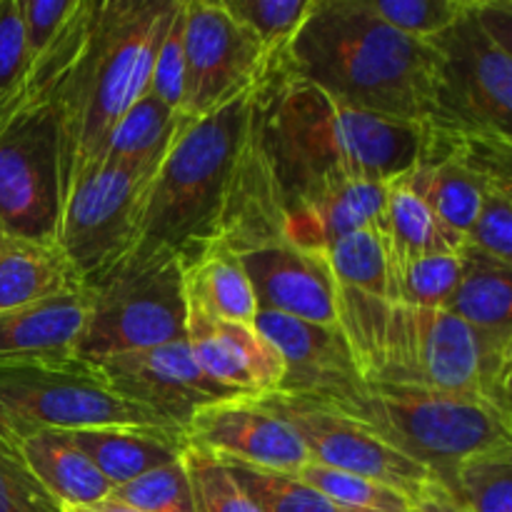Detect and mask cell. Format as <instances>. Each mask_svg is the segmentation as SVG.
Instances as JSON below:
<instances>
[{
  "instance_id": "41",
  "label": "cell",
  "mask_w": 512,
  "mask_h": 512,
  "mask_svg": "<svg viewBox=\"0 0 512 512\" xmlns=\"http://www.w3.org/2000/svg\"><path fill=\"white\" fill-rule=\"evenodd\" d=\"M78 3L80 0H18L30 63L48 53L50 45L63 35Z\"/></svg>"
},
{
  "instance_id": "43",
  "label": "cell",
  "mask_w": 512,
  "mask_h": 512,
  "mask_svg": "<svg viewBox=\"0 0 512 512\" xmlns=\"http://www.w3.org/2000/svg\"><path fill=\"white\" fill-rule=\"evenodd\" d=\"M410 512H468L460 508L448 493H445L443 485L438 480L425 485L413 500H410Z\"/></svg>"
},
{
  "instance_id": "38",
  "label": "cell",
  "mask_w": 512,
  "mask_h": 512,
  "mask_svg": "<svg viewBox=\"0 0 512 512\" xmlns=\"http://www.w3.org/2000/svg\"><path fill=\"white\" fill-rule=\"evenodd\" d=\"M465 243L512 265V185L485 190L478 215L465 233Z\"/></svg>"
},
{
  "instance_id": "26",
  "label": "cell",
  "mask_w": 512,
  "mask_h": 512,
  "mask_svg": "<svg viewBox=\"0 0 512 512\" xmlns=\"http://www.w3.org/2000/svg\"><path fill=\"white\" fill-rule=\"evenodd\" d=\"M403 180L450 230L463 238L478 215L485 190L495 188L450 155L428 148L418 150V160Z\"/></svg>"
},
{
  "instance_id": "39",
  "label": "cell",
  "mask_w": 512,
  "mask_h": 512,
  "mask_svg": "<svg viewBox=\"0 0 512 512\" xmlns=\"http://www.w3.org/2000/svg\"><path fill=\"white\" fill-rule=\"evenodd\" d=\"M185 0L175 8L173 20L165 30L163 40L155 53L153 73H150V93L163 100L173 110L183 113V88H185Z\"/></svg>"
},
{
  "instance_id": "31",
  "label": "cell",
  "mask_w": 512,
  "mask_h": 512,
  "mask_svg": "<svg viewBox=\"0 0 512 512\" xmlns=\"http://www.w3.org/2000/svg\"><path fill=\"white\" fill-rule=\"evenodd\" d=\"M298 478L318 490L338 512H410V498L400 490L378 480L325 468L313 460L298 470Z\"/></svg>"
},
{
  "instance_id": "6",
  "label": "cell",
  "mask_w": 512,
  "mask_h": 512,
  "mask_svg": "<svg viewBox=\"0 0 512 512\" xmlns=\"http://www.w3.org/2000/svg\"><path fill=\"white\" fill-rule=\"evenodd\" d=\"M323 405L368 425L385 443L425 465L435 480L470 455L512 445V415L473 395L363 380Z\"/></svg>"
},
{
  "instance_id": "28",
  "label": "cell",
  "mask_w": 512,
  "mask_h": 512,
  "mask_svg": "<svg viewBox=\"0 0 512 512\" xmlns=\"http://www.w3.org/2000/svg\"><path fill=\"white\" fill-rule=\"evenodd\" d=\"M190 120L193 118L145 90L115 123L103 158L138 168H158Z\"/></svg>"
},
{
  "instance_id": "18",
  "label": "cell",
  "mask_w": 512,
  "mask_h": 512,
  "mask_svg": "<svg viewBox=\"0 0 512 512\" xmlns=\"http://www.w3.org/2000/svg\"><path fill=\"white\" fill-rule=\"evenodd\" d=\"M185 340L200 368L248 398L280 393L285 365L255 325L213 320L188 310Z\"/></svg>"
},
{
  "instance_id": "4",
  "label": "cell",
  "mask_w": 512,
  "mask_h": 512,
  "mask_svg": "<svg viewBox=\"0 0 512 512\" xmlns=\"http://www.w3.org/2000/svg\"><path fill=\"white\" fill-rule=\"evenodd\" d=\"M338 328L365 383L473 395L512 415V335L470 328L445 308H415L338 285Z\"/></svg>"
},
{
  "instance_id": "11",
  "label": "cell",
  "mask_w": 512,
  "mask_h": 512,
  "mask_svg": "<svg viewBox=\"0 0 512 512\" xmlns=\"http://www.w3.org/2000/svg\"><path fill=\"white\" fill-rule=\"evenodd\" d=\"M155 170L100 158L65 190L55 245L78 275L80 290L135 250Z\"/></svg>"
},
{
  "instance_id": "37",
  "label": "cell",
  "mask_w": 512,
  "mask_h": 512,
  "mask_svg": "<svg viewBox=\"0 0 512 512\" xmlns=\"http://www.w3.org/2000/svg\"><path fill=\"white\" fill-rule=\"evenodd\" d=\"M383 23L398 33L430 40L460 18L465 0H365Z\"/></svg>"
},
{
  "instance_id": "44",
  "label": "cell",
  "mask_w": 512,
  "mask_h": 512,
  "mask_svg": "<svg viewBox=\"0 0 512 512\" xmlns=\"http://www.w3.org/2000/svg\"><path fill=\"white\" fill-rule=\"evenodd\" d=\"M63 512H138L128 505L118 503L113 498H103V500H95V503H85V505H60Z\"/></svg>"
},
{
  "instance_id": "21",
  "label": "cell",
  "mask_w": 512,
  "mask_h": 512,
  "mask_svg": "<svg viewBox=\"0 0 512 512\" xmlns=\"http://www.w3.org/2000/svg\"><path fill=\"white\" fill-rule=\"evenodd\" d=\"M65 435L113 488L173 463L188 448L185 433L150 425H103Z\"/></svg>"
},
{
  "instance_id": "2",
  "label": "cell",
  "mask_w": 512,
  "mask_h": 512,
  "mask_svg": "<svg viewBox=\"0 0 512 512\" xmlns=\"http://www.w3.org/2000/svg\"><path fill=\"white\" fill-rule=\"evenodd\" d=\"M180 0H80L68 28L23 83L45 90L58 118L60 203L105 153L115 123L150 88L155 53Z\"/></svg>"
},
{
  "instance_id": "25",
  "label": "cell",
  "mask_w": 512,
  "mask_h": 512,
  "mask_svg": "<svg viewBox=\"0 0 512 512\" xmlns=\"http://www.w3.org/2000/svg\"><path fill=\"white\" fill-rule=\"evenodd\" d=\"M185 303L193 313L228 323L253 325L258 298L238 253L228 248H210L185 265Z\"/></svg>"
},
{
  "instance_id": "14",
  "label": "cell",
  "mask_w": 512,
  "mask_h": 512,
  "mask_svg": "<svg viewBox=\"0 0 512 512\" xmlns=\"http://www.w3.org/2000/svg\"><path fill=\"white\" fill-rule=\"evenodd\" d=\"M93 365L115 395L148 410L160 423L180 433L188 430L200 410L225 400L248 398L210 378L195 360L188 340L113 355L95 360Z\"/></svg>"
},
{
  "instance_id": "17",
  "label": "cell",
  "mask_w": 512,
  "mask_h": 512,
  "mask_svg": "<svg viewBox=\"0 0 512 512\" xmlns=\"http://www.w3.org/2000/svg\"><path fill=\"white\" fill-rule=\"evenodd\" d=\"M238 258L255 290L258 310L318 325L338 323V283L320 253L278 240L243 250Z\"/></svg>"
},
{
  "instance_id": "8",
  "label": "cell",
  "mask_w": 512,
  "mask_h": 512,
  "mask_svg": "<svg viewBox=\"0 0 512 512\" xmlns=\"http://www.w3.org/2000/svg\"><path fill=\"white\" fill-rule=\"evenodd\" d=\"M83 293L88 315L80 360L95 363L185 340V265L173 250L135 248Z\"/></svg>"
},
{
  "instance_id": "22",
  "label": "cell",
  "mask_w": 512,
  "mask_h": 512,
  "mask_svg": "<svg viewBox=\"0 0 512 512\" xmlns=\"http://www.w3.org/2000/svg\"><path fill=\"white\" fill-rule=\"evenodd\" d=\"M78 290V275L55 243L0 238V313Z\"/></svg>"
},
{
  "instance_id": "42",
  "label": "cell",
  "mask_w": 512,
  "mask_h": 512,
  "mask_svg": "<svg viewBox=\"0 0 512 512\" xmlns=\"http://www.w3.org/2000/svg\"><path fill=\"white\" fill-rule=\"evenodd\" d=\"M28 68L30 58L18 0H0V105L18 93Z\"/></svg>"
},
{
  "instance_id": "30",
  "label": "cell",
  "mask_w": 512,
  "mask_h": 512,
  "mask_svg": "<svg viewBox=\"0 0 512 512\" xmlns=\"http://www.w3.org/2000/svg\"><path fill=\"white\" fill-rule=\"evenodd\" d=\"M458 278V253L398 258L388 250V290H385V300L415 305V308H445L455 285H458Z\"/></svg>"
},
{
  "instance_id": "32",
  "label": "cell",
  "mask_w": 512,
  "mask_h": 512,
  "mask_svg": "<svg viewBox=\"0 0 512 512\" xmlns=\"http://www.w3.org/2000/svg\"><path fill=\"white\" fill-rule=\"evenodd\" d=\"M335 283L358 293L385 298L388 290V250L378 228L345 235L323 253Z\"/></svg>"
},
{
  "instance_id": "33",
  "label": "cell",
  "mask_w": 512,
  "mask_h": 512,
  "mask_svg": "<svg viewBox=\"0 0 512 512\" xmlns=\"http://www.w3.org/2000/svg\"><path fill=\"white\" fill-rule=\"evenodd\" d=\"M225 465L258 512H338L298 475L255 468L235 460H225Z\"/></svg>"
},
{
  "instance_id": "13",
  "label": "cell",
  "mask_w": 512,
  "mask_h": 512,
  "mask_svg": "<svg viewBox=\"0 0 512 512\" xmlns=\"http://www.w3.org/2000/svg\"><path fill=\"white\" fill-rule=\"evenodd\" d=\"M183 113L203 118L258 83L263 45L223 0H185Z\"/></svg>"
},
{
  "instance_id": "7",
  "label": "cell",
  "mask_w": 512,
  "mask_h": 512,
  "mask_svg": "<svg viewBox=\"0 0 512 512\" xmlns=\"http://www.w3.org/2000/svg\"><path fill=\"white\" fill-rule=\"evenodd\" d=\"M438 55L433 113L420 128L512 138V3L465 0L428 40Z\"/></svg>"
},
{
  "instance_id": "35",
  "label": "cell",
  "mask_w": 512,
  "mask_h": 512,
  "mask_svg": "<svg viewBox=\"0 0 512 512\" xmlns=\"http://www.w3.org/2000/svg\"><path fill=\"white\" fill-rule=\"evenodd\" d=\"M223 3L258 38L265 60H273L298 33L315 0H223Z\"/></svg>"
},
{
  "instance_id": "19",
  "label": "cell",
  "mask_w": 512,
  "mask_h": 512,
  "mask_svg": "<svg viewBox=\"0 0 512 512\" xmlns=\"http://www.w3.org/2000/svg\"><path fill=\"white\" fill-rule=\"evenodd\" d=\"M85 315L88 298L83 290L0 313V365L65 363L78 358Z\"/></svg>"
},
{
  "instance_id": "9",
  "label": "cell",
  "mask_w": 512,
  "mask_h": 512,
  "mask_svg": "<svg viewBox=\"0 0 512 512\" xmlns=\"http://www.w3.org/2000/svg\"><path fill=\"white\" fill-rule=\"evenodd\" d=\"M103 425L168 428L148 410L115 395L88 360L0 365V440L5 443L15 445L40 430L73 433Z\"/></svg>"
},
{
  "instance_id": "40",
  "label": "cell",
  "mask_w": 512,
  "mask_h": 512,
  "mask_svg": "<svg viewBox=\"0 0 512 512\" xmlns=\"http://www.w3.org/2000/svg\"><path fill=\"white\" fill-rule=\"evenodd\" d=\"M0 512H63L5 440H0Z\"/></svg>"
},
{
  "instance_id": "10",
  "label": "cell",
  "mask_w": 512,
  "mask_h": 512,
  "mask_svg": "<svg viewBox=\"0 0 512 512\" xmlns=\"http://www.w3.org/2000/svg\"><path fill=\"white\" fill-rule=\"evenodd\" d=\"M60 215L58 118L45 90L20 85L0 105V228L55 243Z\"/></svg>"
},
{
  "instance_id": "1",
  "label": "cell",
  "mask_w": 512,
  "mask_h": 512,
  "mask_svg": "<svg viewBox=\"0 0 512 512\" xmlns=\"http://www.w3.org/2000/svg\"><path fill=\"white\" fill-rule=\"evenodd\" d=\"M260 80V78H258ZM283 240V205L263 143L258 83L195 118L160 160L135 248L173 250L190 265L210 248L233 253Z\"/></svg>"
},
{
  "instance_id": "5",
  "label": "cell",
  "mask_w": 512,
  "mask_h": 512,
  "mask_svg": "<svg viewBox=\"0 0 512 512\" xmlns=\"http://www.w3.org/2000/svg\"><path fill=\"white\" fill-rule=\"evenodd\" d=\"M273 65L380 118L423 125L433 113V45L393 30L365 0H315Z\"/></svg>"
},
{
  "instance_id": "29",
  "label": "cell",
  "mask_w": 512,
  "mask_h": 512,
  "mask_svg": "<svg viewBox=\"0 0 512 512\" xmlns=\"http://www.w3.org/2000/svg\"><path fill=\"white\" fill-rule=\"evenodd\" d=\"M438 483L468 512H512V445L460 460Z\"/></svg>"
},
{
  "instance_id": "16",
  "label": "cell",
  "mask_w": 512,
  "mask_h": 512,
  "mask_svg": "<svg viewBox=\"0 0 512 512\" xmlns=\"http://www.w3.org/2000/svg\"><path fill=\"white\" fill-rule=\"evenodd\" d=\"M188 443L210 450L223 460L265 470L293 473L310 460L293 428L255 398H235L210 405L190 420Z\"/></svg>"
},
{
  "instance_id": "23",
  "label": "cell",
  "mask_w": 512,
  "mask_h": 512,
  "mask_svg": "<svg viewBox=\"0 0 512 512\" xmlns=\"http://www.w3.org/2000/svg\"><path fill=\"white\" fill-rule=\"evenodd\" d=\"M33 478L60 505H85L108 498L113 485L95 470L73 440L58 430H40L13 445Z\"/></svg>"
},
{
  "instance_id": "15",
  "label": "cell",
  "mask_w": 512,
  "mask_h": 512,
  "mask_svg": "<svg viewBox=\"0 0 512 512\" xmlns=\"http://www.w3.org/2000/svg\"><path fill=\"white\" fill-rule=\"evenodd\" d=\"M253 325L285 365L280 395L328 403L363 383L338 325H318L258 310Z\"/></svg>"
},
{
  "instance_id": "20",
  "label": "cell",
  "mask_w": 512,
  "mask_h": 512,
  "mask_svg": "<svg viewBox=\"0 0 512 512\" xmlns=\"http://www.w3.org/2000/svg\"><path fill=\"white\" fill-rule=\"evenodd\" d=\"M388 183L348 180L328 188L283 218V240L323 255L330 245L363 228H380Z\"/></svg>"
},
{
  "instance_id": "12",
  "label": "cell",
  "mask_w": 512,
  "mask_h": 512,
  "mask_svg": "<svg viewBox=\"0 0 512 512\" xmlns=\"http://www.w3.org/2000/svg\"><path fill=\"white\" fill-rule=\"evenodd\" d=\"M255 400L298 433L313 463L378 480L405 493L410 500L435 480L425 465L410 460L408 455L385 443L378 433H373L368 425L338 413L330 405L280 393Z\"/></svg>"
},
{
  "instance_id": "45",
  "label": "cell",
  "mask_w": 512,
  "mask_h": 512,
  "mask_svg": "<svg viewBox=\"0 0 512 512\" xmlns=\"http://www.w3.org/2000/svg\"><path fill=\"white\" fill-rule=\"evenodd\" d=\"M3 235H5V233H3V228H0V238H3Z\"/></svg>"
},
{
  "instance_id": "34",
  "label": "cell",
  "mask_w": 512,
  "mask_h": 512,
  "mask_svg": "<svg viewBox=\"0 0 512 512\" xmlns=\"http://www.w3.org/2000/svg\"><path fill=\"white\" fill-rule=\"evenodd\" d=\"M193 512H258L225 460L210 450L188 443L183 453Z\"/></svg>"
},
{
  "instance_id": "36",
  "label": "cell",
  "mask_w": 512,
  "mask_h": 512,
  "mask_svg": "<svg viewBox=\"0 0 512 512\" xmlns=\"http://www.w3.org/2000/svg\"><path fill=\"white\" fill-rule=\"evenodd\" d=\"M108 498L138 512H193L183 455L160 468L148 470L123 485H115Z\"/></svg>"
},
{
  "instance_id": "3",
  "label": "cell",
  "mask_w": 512,
  "mask_h": 512,
  "mask_svg": "<svg viewBox=\"0 0 512 512\" xmlns=\"http://www.w3.org/2000/svg\"><path fill=\"white\" fill-rule=\"evenodd\" d=\"M260 128L283 218L348 180L390 183L418 160L420 125L355 110L265 63Z\"/></svg>"
},
{
  "instance_id": "27",
  "label": "cell",
  "mask_w": 512,
  "mask_h": 512,
  "mask_svg": "<svg viewBox=\"0 0 512 512\" xmlns=\"http://www.w3.org/2000/svg\"><path fill=\"white\" fill-rule=\"evenodd\" d=\"M378 230L385 240V248L398 258L460 253L465 245L463 235L450 230L405 183L403 175L390 180L385 188L383 223Z\"/></svg>"
},
{
  "instance_id": "24",
  "label": "cell",
  "mask_w": 512,
  "mask_h": 512,
  "mask_svg": "<svg viewBox=\"0 0 512 512\" xmlns=\"http://www.w3.org/2000/svg\"><path fill=\"white\" fill-rule=\"evenodd\" d=\"M460 278L445 310L480 333L512 335V265L465 243L458 253Z\"/></svg>"
}]
</instances>
